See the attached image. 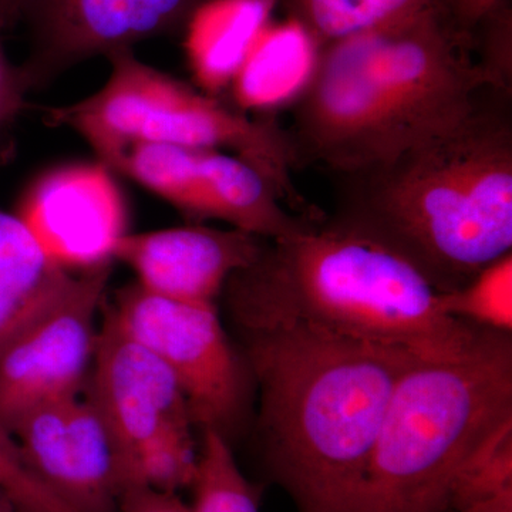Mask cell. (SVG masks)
Returning <instances> with one entry per match:
<instances>
[{"label": "cell", "instance_id": "cell-1", "mask_svg": "<svg viewBox=\"0 0 512 512\" xmlns=\"http://www.w3.org/2000/svg\"><path fill=\"white\" fill-rule=\"evenodd\" d=\"M238 333L269 476L298 512H357L394 389L426 356L301 326Z\"/></svg>", "mask_w": 512, "mask_h": 512}, {"label": "cell", "instance_id": "cell-2", "mask_svg": "<svg viewBox=\"0 0 512 512\" xmlns=\"http://www.w3.org/2000/svg\"><path fill=\"white\" fill-rule=\"evenodd\" d=\"M511 101L488 89L446 130L335 175L330 220L399 252L439 293L466 285L512 248Z\"/></svg>", "mask_w": 512, "mask_h": 512}, {"label": "cell", "instance_id": "cell-3", "mask_svg": "<svg viewBox=\"0 0 512 512\" xmlns=\"http://www.w3.org/2000/svg\"><path fill=\"white\" fill-rule=\"evenodd\" d=\"M488 89L470 37L433 2L323 46L289 130L306 163L353 173L453 126Z\"/></svg>", "mask_w": 512, "mask_h": 512}, {"label": "cell", "instance_id": "cell-4", "mask_svg": "<svg viewBox=\"0 0 512 512\" xmlns=\"http://www.w3.org/2000/svg\"><path fill=\"white\" fill-rule=\"evenodd\" d=\"M221 296L237 330L301 326L426 357L461 352L484 329L444 315L399 252L333 220L269 241Z\"/></svg>", "mask_w": 512, "mask_h": 512}, {"label": "cell", "instance_id": "cell-5", "mask_svg": "<svg viewBox=\"0 0 512 512\" xmlns=\"http://www.w3.org/2000/svg\"><path fill=\"white\" fill-rule=\"evenodd\" d=\"M511 333L483 329L453 355L421 357L400 377L357 512H441L454 481L512 423Z\"/></svg>", "mask_w": 512, "mask_h": 512}, {"label": "cell", "instance_id": "cell-6", "mask_svg": "<svg viewBox=\"0 0 512 512\" xmlns=\"http://www.w3.org/2000/svg\"><path fill=\"white\" fill-rule=\"evenodd\" d=\"M109 79L86 99L47 111V120L82 136L107 164L138 141L224 151L265 175L289 210L319 218L293 183L303 167L289 128L278 117H251L220 97L141 62L133 50L107 57Z\"/></svg>", "mask_w": 512, "mask_h": 512}, {"label": "cell", "instance_id": "cell-7", "mask_svg": "<svg viewBox=\"0 0 512 512\" xmlns=\"http://www.w3.org/2000/svg\"><path fill=\"white\" fill-rule=\"evenodd\" d=\"M89 393L116 448L124 493L190 488L200 443L190 407L171 370L127 335L104 309ZM124 495V494H123Z\"/></svg>", "mask_w": 512, "mask_h": 512}, {"label": "cell", "instance_id": "cell-8", "mask_svg": "<svg viewBox=\"0 0 512 512\" xmlns=\"http://www.w3.org/2000/svg\"><path fill=\"white\" fill-rule=\"evenodd\" d=\"M107 311L171 370L195 429L214 431L231 443L247 421L254 384L217 305L173 301L134 282L117 293Z\"/></svg>", "mask_w": 512, "mask_h": 512}, {"label": "cell", "instance_id": "cell-9", "mask_svg": "<svg viewBox=\"0 0 512 512\" xmlns=\"http://www.w3.org/2000/svg\"><path fill=\"white\" fill-rule=\"evenodd\" d=\"M111 264L73 272L62 293L0 355V424L20 421L49 404L82 394L99 339Z\"/></svg>", "mask_w": 512, "mask_h": 512}, {"label": "cell", "instance_id": "cell-10", "mask_svg": "<svg viewBox=\"0 0 512 512\" xmlns=\"http://www.w3.org/2000/svg\"><path fill=\"white\" fill-rule=\"evenodd\" d=\"M205 0H20L29 90L96 56L109 57L150 37L184 32Z\"/></svg>", "mask_w": 512, "mask_h": 512}, {"label": "cell", "instance_id": "cell-11", "mask_svg": "<svg viewBox=\"0 0 512 512\" xmlns=\"http://www.w3.org/2000/svg\"><path fill=\"white\" fill-rule=\"evenodd\" d=\"M16 215L50 261L70 272L111 264L117 244L128 234L126 201L100 161L40 175Z\"/></svg>", "mask_w": 512, "mask_h": 512}, {"label": "cell", "instance_id": "cell-12", "mask_svg": "<svg viewBox=\"0 0 512 512\" xmlns=\"http://www.w3.org/2000/svg\"><path fill=\"white\" fill-rule=\"evenodd\" d=\"M30 470L74 512H119L124 488L109 430L87 396L42 407L13 430Z\"/></svg>", "mask_w": 512, "mask_h": 512}, {"label": "cell", "instance_id": "cell-13", "mask_svg": "<svg viewBox=\"0 0 512 512\" xmlns=\"http://www.w3.org/2000/svg\"><path fill=\"white\" fill-rule=\"evenodd\" d=\"M268 239L242 229L185 225L124 235L114 251L141 288L197 305H217L228 279L264 251Z\"/></svg>", "mask_w": 512, "mask_h": 512}, {"label": "cell", "instance_id": "cell-14", "mask_svg": "<svg viewBox=\"0 0 512 512\" xmlns=\"http://www.w3.org/2000/svg\"><path fill=\"white\" fill-rule=\"evenodd\" d=\"M322 46L298 20L286 16L266 25L228 92L234 106L259 117H276L308 89Z\"/></svg>", "mask_w": 512, "mask_h": 512}, {"label": "cell", "instance_id": "cell-15", "mask_svg": "<svg viewBox=\"0 0 512 512\" xmlns=\"http://www.w3.org/2000/svg\"><path fill=\"white\" fill-rule=\"evenodd\" d=\"M279 0H205L184 29L185 55L201 92L220 97L274 19Z\"/></svg>", "mask_w": 512, "mask_h": 512}, {"label": "cell", "instance_id": "cell-16", "mask_svg": "<svg viewBox=\"0 0 512 512\" xmlns=\"http://www.w3.org/2000/svg\"><path fill=\"white\" fill-rule=\"evenodd\" d=\"M72 275L50 261L18 215L0 208V355L52 306Z\"/></svg>", "mask_w": 512, "mask_h": 512}, {"label": "cell", "instance_id": "cell-17", "mask_svg": "<svg viewBox=\"0 0 512 512\" xmlns=\"http://www.w3.org/2000/svg\"><path fill=\"white\" fill-rule=\"evenodd\" d=\"M202 153L204 150L198 148L138 141L128 144L104 165L202 220Z\"/></svg>", "mask_w": 512, "mask_h": 512}, {"label": "cell", "instance_id": "cell-18", "mask_svg": "<svg viewBox=\"0 0 512 512\" xmlns=\"http://www.w3.org/2000/svg\"><path fill=\"white\" fill-rule=\"evenodd\" d=\"M320 46L392 22L426 8L434 0H279Z\"/></svg>", "mask_w": 512, "mask_h": 512}, {"label": "cell", "instance_id": "cell-19", "mask_svg": "<svg viewBox=\"0 0 512 512\" xmlns=\"http://www.w3.org/2000/svg\"><path fill=\"white\" fill-rule=\"evenodd\" d=\"M192 512H259V490L242 474L231 443L214 431L201 433L191 483Z\"/></svg>", "mask_w": 512, "mask_h": 512}, {"label": "cell", "instance_id": "cell-20", "mask_svg": "<svg viewBox=\"0 0 512 512\" xmlns=\"http://www.w3.org/2000/svg\"><path fill=\"white\" fill-rule=\"evenodd\" d=\"M444 315L495 332L512 330V252L485 266L456 291L439 293Z\"/></svg>", "mask_w": 512, "mask_h": 512}, {"label": "cell", "instance_id": "cell-21", "mask_svg": "<svg viewBox=\"0 0 512 512\" xmlns=\"http://www.w3.org/2000/svg\"><path fill=\"white\" fill-rule=\"evenodd\" d=\"M474 62L495 90L512 93L511 0L488 13L470 35Z\"/></svg>", "mask_w": 512, "mask_h": 512}, {"label": "cell", "instance_id": "cell-22", "mask_svg": "<svg viewBox=\"0 0 512 512\" xmlns=\"http://www.w3.org/2000/svg\"><path fill=\"white\" fill-rule=\"evenodd\" d=\"M0 490L18 512H74L30 470L16 437L0 424Z\"/></svg>", "mask_w": 512, "mask_h": 512}, {"label": "cell", "instance_id": "cell-23", "mask_svg": "<svg viewBox=\"0 0 512 512\" xmlns=\"http://www.w3.org/2000/svg\"><path fill=\"white\" fill-rule=\"evenodd\" d=\"M28 92L29 86L22 69L10 62L0 37V131L15 119Z\"/></svg>", "mask_w": 512, "mask_h": 512}, {"label": "cell", "instance_id": "cell-24", "mask_svg": "<svg viewBox=\"0 0 512 512\" xmlns=\"http://www.w3.org/2000/svg\"><path fill=\"white\" fill-rule=\"evenodd\" d=\"M119 512H192L191 505L184 503L178 493L131 488L121 498Z\"/></svg>", "mask_w": 512, "mask_h": 512}, {"label": "cell", "instance_id": "cell-25", "mask_svg": "<svg viewBox=\"0 0 512 512\" xmlns=\"http://www.w3.org/2000/svg\"><path fill=\"white\" fill-rule=\"evenodd\" d=\"M458 32L470 37L478 23L507 0H434Z\"/></svg>", "mask_w": 512, "mask_h": 512}, {"label": "cell", "instance_id": "cell-26", "mask_svg": "<svg viewBox=\"0 0 512 512\" xmlns=\"http://www.w3.org/2000/svg\"><path fill=\"white\" fill-rule=\"evenodd\" d=\"M443 512H512V490L473 503L447 508Z\"/></svg>", "mask_w": 512, "mask_h": 512}, {"label": "cell", "instance_id": "cell-27", "mask_svg": "<svg viewBox=\"0 0 512 512\" xmlns=\"http://www.w3.org/2000/svg\"><path fill=\"white\" fill-rule=\"evenodd\" d=\"M20 0H0V30L19 22Z\"/></svg>", "mask_w": 512, "mask_h": 512}, {"label": "cell", "instance_id": "cell-28", "mask_svg": "<svg viewBox=\"0 0 512 512\" xmlns=\"http://www.w3.org/2000/svg\"><path fill=\"white\" fill-rule=\"evenodd\" d=\"M0 512H18L8 495L3 493L2 490H0Z\"/></svg>", "mask_w": 512, "mask_h": 512}]
</instances>
